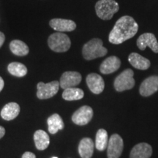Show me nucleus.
Masks as SVG:
<instances>
[{"label": "nucleus", "instance_id": "obj_3", "mask_svg": "<svg viewBox=\"0 0 158 158\" xmlns=\"http://www.w3.org/2000/svg\"><path fill=\"white\" fill-rule=\"evenodd\" d=\"M118 10V4L114 0H99L95 5L97 15L106 21L111 19Z\"/></svg>", "mask_w": 158, "mask_h": 158}, {"label": "nucleus", "instance_id": "obj_27", "mask_svg": "<svg viewBox=\"0 0 158 158\" xmlns=\"http://www.w3.org/2000/svg\"><path fill=\"white\" fill-rule=\"evenodd\" d=\"M5 129L2 126H0V138H2L5 135Z\"/></svg>", "mask_w": 158, "mask_h": 158}, {"label": "nucleus", "instance_id": "obj_16", "mask_svg": "<svg viewBox=\"0 0 158 158\" xmlns=\"http://www.w3.org/2000/svg\"><path fill=\"white\" fill-rule=\"evenodd\" d=\"M128 61L130 64L138 70H145L149 68L151 63L149 59L142 56L137 53H132L128 56Z\"/></svg>", "mask_w": 158, "mask_h": 158}, {"label": "nucleus", "instance_id": "obj_10", "mask_svg": "<svg viewBox=\"0 0 158 158\" xmlns=\"http://www.w3.org/2000/svg\"><path fill=\"white\" fill-rule=\"evenodd\" d=\"M137 46L140 50L143 51L149 47L155 53H158V42L155 35L152 33H144L137 40Z\"/></svg>", "mask_w": 158, "mask_h": 158}, {"label": "nucleus", "instance_id": "obj_5", "mask_svg": "<svg viewBox=\"0 0 158 158\" xmlns=\"http://www.w3.org/2000/svg\"><path fill=\"white\" fill-rule=\"evenodd\" d=\"M134 73L131 69H127L121 73L114 81V88L117 92H123L133 88L135 80L133 78Z\"/></svg>", "mask_w": 158, "mask_h": 158}, {"label": "nucleus", "instance_id": "obj_15", "mask_svg": "<svg viewBox=\"0 0 158 158\" xmlns=\"http://www.w3.org/2000/svg\"><path fill=\"white\" fill-rule=\"evenodd\" d=\"M152 155V147L147 143L135 145L131 150L130 158H150Z\"/></svg>", "mask_w": 158, "mask_h": 158}, {"label": "nucleus", "instance_id": "obj_1", "mask_svg": "<svg viewBox=\"0 0 158 158\" xmlns=\"http://www.w3.org/2000/svg\"><path fill=\"white\" fill-rule=\"evenodd\" d=\"M138 25L133 17L124 15L117 20L109 34V42L115 45L121 44L133 37L138 32Z\"/></svg>", "mask_w": 158, "mask_h": 158}, {"label": "nucleus", "instance_id": "obj_19", "mask_svg": "<svg viewBox=\"0 0 158 158\" xmlns=\"http://www.w3.org/2000/svg\"><path fill=\"white\" fill-rule=\"evenodd\" d=\"M34 141L37 149L43 151L48 148L50 143V138L44 130H38L34 134Z\"/></svg>", "mask_w": 158, "mask_h": 158}, {"label": "nucleus", "instance_id": "obj_25", "mask_svg": "<svg viewBox=\"0 0 158 158\" xmlns=\"http://www.w3.org/2000/svg\"><path fill=\"white\" fill-rule=\"evenodd\" d=\"M22 158H36V156L34 153L30 152H26L22 155Z\"/></svg>", "mask_w": 158, "mask_h": 158}, {"label": "nucleus", "instance_id": "obj_18", "mask_svg": "<svg viewBox=\"0 0 158 158\" xmlns=\"http://www.w3.org/2000/svg\"><path fill=\"white\" fill-rule=\"evenodd\" d=\"M94 142L89 138H84L78 145V152L81 158H91L94 152Z\"/></svg>", "mask_w": 158, "mask_h": 158}, {"label": "nucleus", "instance_id": "obj_13", "mask_svg": "<svg viewBox=\"0 0 158 158\" xmlns=\"http://www.w3.org/2000/svg\"><path fill=\"white\" fill-rule=\"evenodd\" d=\"M49 25L51 28L58 32L72 31L76 28V23L73 21L62 19H51Z\"/></svg>", "mask_w": 158, "mask_h": 158}, {"label": "nucleus", "instance_id": "obj_12", "mask_svg": "<svg viewBox=\"0 0 158 158\" xmlns=\"http://www.w3.org/2000/svg\"><path fill=\"white\" fill-rule=\"evenodd\" d=\"M86 84L92 93L99 94L102 93L105 88L103 78L97 73H90L86 76Z\"/></svg>", "mask_w": 158, "mask_h": 158}, {"label": "nucleus", "instance_id": "obj_6", "mask_svg": "<svg viewBox=\"0 0 158 158\" xmlns=\"http://www.w3.org/2000/svg\"><path fill=\"white\" fill-rule=\"evenodd\" d=\"M59 86V82L57 81H54L47 84L40 82L37 85V97L40 100L52 98L57 94Z\"/></svg>", "mask_w": 158, "mask_h": 158}, {"label": "nucleus", "instance_id": "obj_21", "mask_svg": "<svg viewBox=\"0 0 158 158\" xmlns=\"http://www.w3.org/2000/svg\"><path fill=\"white\" fill-rule=\"evenodd\" d=\"M10 49L13 54L19 56H26L29 52L28 45L19 40H14L11 41V43H10Z\"/></svg>", "mask_w": 158, "mask_h": 158}, {"label": "nucleus", "instance_id": "obj_7", "mask_svg": "<svg viewBox=\"0 0 158 158\" xmlns=\"http://www.w3.org/2000/svg\"><path fill=\"white\" fill-rule=\"evenodd\" d=\"M124 148V142L121 136L114 134L108 140L107 147L108 158H119Z\"/></svg>", "mask_w": 158, "mask_h": 158}, {"label": "nucleus", "instance_id": "obj_9", "mask_svg": "<svg viewBox=\"0 0 158 158\" xmlns=\"http://www.w3.org/2000/svg\"><path fill=\"white\" fill-rule=\"evenodd\" d=\"M81 75L75 71H67L61 76L59 86L63 89L76 86L81 81Z\"/></svg>", "mask_w": 158, "mask_h": 158}, {"label": "nucleus", "instance_id": "obj_14", "mask_svg": "<svg viewBox=\"0 0 158 158\" xmlns=\"http://www.w3.org/2000/svg\"><path fill=\"white\" fill-rule=\"evenodd\" d=\"M121 66V61L117 56H111L105 59L100 64V71L102 74H110L116 72Z\"/></svg>", "mask_w": 158, "mask_h": 158}, {"label": "nucleus", "instance_id": "obj_28", "mask_svg": "<svg viewBox=\"0 0 158 158\" xmlns=\"http://www.w3.org/2000/svg\"><path fill=\"white\" fill-rule=\"evenodd\" d=\"M4 86H5V82H4V80L2 79V78L0 76V92L3 89Z\"/></svg>", "mask_w": 158, "mask_h": 158}, {"label": "nucleus", "instance_id": "obj_22", "mask_svg": "<svg viewBox=\"0 0 158 158\" xmlns=\"http://www.w3.org/2000/svg\"><path fill=\"white\" fill-rule=\"evenodd\" d=\"M84 91L78 88H68L64 89L62 93V98L68 101H73V100H78L84 98Z\"/></svg>", "mask_w": 158, "mask_h": 158}, {"label": "nucleus", "instance_id": "obj_4", "mask_svg": "<svg viewBox=\"0 0 158 158\" xmlns=\"http://www.w3.org/2000/svg\"><path fill=\"white\" fill-rule=\"evenodd\" d=\"M48 45L54 52L63 53L68 51L71 46L70 39L63 32H55L49 36Z\"/></svg>", "mask_w": 158, "mask_h": 158}, {"label": "nucleus", "instance_id": "obj_24", "mask_svg": "<svg viewBox=\"0 0 158 158\" xmlns=\"http://www.w3.org/2000/svg\"><path fill=\"white\" fill-rule=\"evenodd\" d=\"M7 70L12 76L16 77H23L27 73V67L20 62H12L9 64Z\"/></svg>", "mask_w": 158, "mask_h": 158}, {"label": "nucleus", "instance_id": "obj_20", "mask_svg": "<svg viewBox=\"0 0 158 158\" xmlns=\"http://www.w3.org/2000/svg\"><path fill=\"white\" fill-rule=\"evenodd\" d=\"M48 125V132L51 134H56L59 130H62L64 127V122L58 114H54L48 117L47 120Z\"/></svg>", "mask_w": 158, "mask_h": 158}, {"label": "nucleus", "instance_id": "obj_29", "mask_svg": "<svg viewBox=\"0 0 158 158\" xmlns=\"http://www.w3.org/2000/svg\"><path fill=\"white\" fill-rule=\"evenodd\" d=\"M52 158H58V157H52Z\"/></svg>", "mask_w": 158, "mask_h": 158}, {"label": "nucleus", "instance_id": "obj_8", "mask_svg": "<svg viewBox=\"0 0 158 158\" xmlns=\"http://www.w3.org/2000/svg\"><path fill=\"white\" fill-rule=\"evenodd\" d=\"M93 117V110L90 106H84L78 108L72 116V121L77 125H86Z\"/></svg>", "mask_w": 158, "mask_h": 158}, {"label": "nucleus", "instance_id": "obj_23", "mask_svg": "<svg viewBox=\"0 0 158 158\" xmlns=\"http://www.w3.org/2000/svg\"><path fill=\"white\" fill-rule=\"evenodd\" d=\"M108 133L106 130L100 129L96 134L95 147L99 151H104L108 147Z\"/></svg>", "mask_w": 158, "mask_h": 158}, {"label": "nucleus", "instance_id": "obj_2", "mask_svg": "<svg viewBox=\"0 0 158 158\" xmlns=\"http://www.w3.org/2000/svg\"><path fill=\"white\" fill-rule=\"evenodd\" d=\"M108 53L107 48L103 47L102 40L94 38L84 44L82 49V54L86 60L92 59L106 56Z\"/></svg>", "mask_w": 158, "mask_h": 158}, {"label": "nucleus", "instance_id": "obj_11", "mask_svg": "<svg viewBox=\"0 0 158 158\" xmlns=\"http://www.w3.org/2000/svg\"><path fill=\"white\" fill-rule=\"evenodd\" d=\"M158 90V76H152L146 78L139 88L141 95L149 97Z\"/></svg>", "mask_w": 158, "mask_h": 158}, {"label": "nucleus", "instance_id": "obj_26", "mask_svg": "<svg viewBox=\"0 0 158 158\" xmlns=\"http://www.w3.org/2000/svg\"><path fill=\"white\" fill-rule=\"evenodd\" d=\"M5 35H4V33L2 32V31H0V48L2 46L4 43H5Z\"/></svg>", "mask_w": 158, "mask_h": 158}, {"label": "nucleus", "instance_id": "obj_17", "mask_svg": "<svg viewBox=\"0 0 158 158\" xmlns=\"http://www.w3.org/2000/svg\"><path fill=\"white\" fill-rule=\"evenodd\" d=\"M20 113V106L16 102H9L1 110V116L7 121L14 119Z\"/></svg>", "mask_w": 158, "mask_h": 158}]
</instances>
